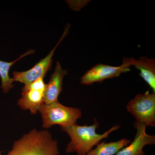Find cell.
Masks as SVG:
<instances>
[{
    "label": "cell",
    "instance_id": "obj_10",
    "mask_svg": "<svg viewBox=\"0 0 155 155\" xmlns=\"http://www.w3.org/2000/svg\"><path fill=\"white\" fill-rule=\"evenodd\" d=\"M67 73V70L62 69L60 63L57 62L54 71L51 75L48 83L46 84L45 104L58 101V97L63 90V80Z\"/></svg>",
    "mask_w": 155,
    "mask_h": 155
},
{
    "label": "cell",
    "instance_id": "obj_8",
    "mask_svg": "<svg viewBox=\"0 0 155 155\" xmlns=\"http://www.w3.org/2000/svg\"><path fill=\"white\" fill-rule=\"evenodd\" d=\"M134 126L136 134L133 142L120 150L115 155H145L143 151L144 146L155 144V135L147 133L145 125L136 122Z\"/></svg>",
    "mask_w": 155,
    "mask_h": 155
},
{
    "label": "cell",
    "instance_id": "obj_3",
    "mask_svg": "<svg viewBox=\"0 0 155 155\" xmlns=\"http://www.w3.org/2000/svg\"><path fill=\"white\" fill-rule=\"evenodd\" d=\"M38 112L41 115L42 127L45 130L55 125H60L61 127H69L76 124L78 119L82 116L80 109L67 107L58 101L45 104Z\"/></svg>",
    "mask_w": 155,
    "mask_h": 155
},
{
    "label": "cell",
    "instance_id": "obj_1",
    "mask_svg": "<svg viewBox=\"0 0 155 155\" xmlns=\"http://www.w3.org/2000/svg\"><path fill=\"white\" fill-rule=\"evenodd\" d=\"M99 126V123L94 119L92 125H79L76 123L69 127H61L71 139L66 147V153L86 155L94 147L100 143L102 140L108 138L112 132L120 127L119 125H115L102 134H100L96 132Z\"/></svg>",
    "mask_w": 155,
    "mask_h": 155
},
{
    "label": "cell",
    "instance_id": "obj_9",
    "mask_svg": "<svg viewBox=\"0 0 155 155\" xmlns=\"http://www.w3.org/2000/svg\"><path fill=\"white\" fill-rule=\"evenodd\" d=\"M122 64L133 66L140 71V75L155 92V61L153 58L141 57L138 60L134 58H123Z\"/></svg>",
    "mask_w": 155,
    "mask_h": 155
},
{
    "label": "cell",
    "instance_id": "obj_13",
    "mask_svg": "<svg viewBox=\"0 0 155 155\" xmlns=\"http://www.w3.org/2000/svg\"><path fill=\"white\" fill-rule=\"evenodd\" d=\"M2 151L0 152V155H2Z\"/></svg>",
    "mask_w": 155,
    "mask_h": 155
},
{
    "label": "cell",
    "instance_id": "obj_6",
    "mask_svg": "<svg viewBox=\"0 0 155 155\" xmlns=\"http://www.w3.org/2000/svg\"><path fill=\"white\" fill-rule=\"evenodd\" d=\"M70 25H67L64 30L63 35L61 36L56 46L50 51L49 54L45 58L42 59L37 63L34 67L27 71L24 72H13V77L14 81L23 83L25 85H28L40 78H44L47 73L51 67L52 64V57L55 50L60 45L69 32Z\"/></svg>",
    "mask_w": 155,
    "mask_h": 155
},
{
    "label": "cell",
    "instance_id": "obj_7",
    "mask_svg": "<svg viewBox=\"0 0 155 155\" xmlns=\"http://www.w3.org/2000/svg\"><path fill=\"white\" fill-rule=\"evenodd\" d=\"M130 66L122 64L119 67L98 64L88 70L81 78L80 83L89 85L95 82H102L107 79L119 77L122 73L130 71Z\"/></svg>",
    "mask_w": 155,
    "mask_h": 155
},
{
    "label": "cell",
    "instance_id": "obj_2",
    "mask_svg": "<svg viewBox=\"0 0 155 155\" xmlns=\"http://www.w3.org/2000/svg\"><path fill=\"white\" fill-rule=\"evenodd\" d=\"M58 141L48 130H31L14 142L7 155H59Z\"/></svg>",
    "mask_w": 155,
    "mask_h": 155
},
{
    "label": "cell",
    "instance_id": "obj_4",
    "mask_svg": "<svg viewBox=\"0 0 155 155\" xmlns=\"http://www.w3.org/2000/svg\"><path fill=\"white\" fill-rule=\"evenodd\" d=\"M127 110L136 119V122L147 126H155V94L147 91L136 95L126 106Z\"/></svg>",
    "mask_w": 155,
    "mask_h": 155
},
{
    "label": "cell",
    "instance_id": "obj_12",
    "mask_svg": "<svg viewBox=\"0 0 155 155\" xmlns=\"http://www.w3.org/2000/svg\"><path fill=\"white\" fill-rule=\"evenodd\" d=\"M34 52V50H28L13 62H6L0 61V77L2 79L1 88L4 93H8L14 87L13 84V82H14V79L10 78L9 75V70L11 66L20 59L25 56L33 54Z\"/></svg>",
    "mask_w": 155,
    "mask_h": 155
},
{
    "label": "cell",
    "instance_id": "obj_11",
    "mask_svg": "<svg viewBox=\"0 0 155 155\" xmlns=\"http://www.w3.org/2000/svg\"><path fill=\"white\" fill-rule=\"evenodd\" d=\"M128 139L122 138L118 141L100 143L95 148L90 151L86 155H115L120 150L131 143Z\"/></svg>",
    "mask_w": 155,
    "mask_h": 155
},
{
    "label": "cell",
    "instance_id": "obj_5",
    "mask_svg": "<svg viewBox=\"0 0 155 155\" xmlns=\"http://www.w3.org/2000/svg\"><path fill=\"white\" fill-rule=\"evenodd\" d=\"M46 84L44 78H40L30 84L24 85L21 97L17 102L19 107L23 110L30 111L31 114H37L45 104Z\"/></svg>",
    "mask_w": 155,
    "mask_h": 155
}]
</instances>
